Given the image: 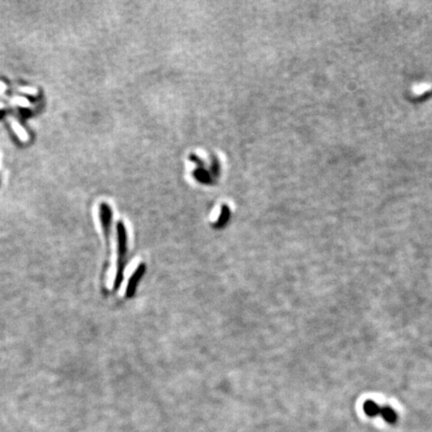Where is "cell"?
I'll return each mask as SVG.
<instances>
[{"label":"cell","instance_id":"5b68a950","mask_svg":"<svg viewBox=\"0 0 432 432\" xmlns=\"http://www.w3.org/2000/svg\"><path fill=\"white\" fill-rule=\"evenodd\" d=\"M230 216V211H229V207L227 205H222L221 207V213H220V217L217 220V222L214 223V228L216 229H220L222 227L225 226L226 222L228 221Z\"/></svg>","mask_w":432,"mask_h":432},{"label":"cell","instance_id":"7a4b0ae2","mask_svg":"<svg viewBox=\"0 0 432 432\" xmlns=\"http://www.w3.org/2000/svg\"><path fill=\"white\" fill-rule=\"evenodd\" d=\"M145 271H146L145 264L140 263L139 266L136 268V270L134 271V273L132 274V276L129 279V282H128L127 288H126V297L131 298L134 296L135 291H136V287L139 284L142 276L145 274Z\"/></svg>","mask_w":432,"mask_h":432},{"label":"cell","instance_id":"8992f818","mask_svg":"<svg viewBox=\"0 0 432 432\" xmlns=\"http://www.w3.org/2000/svg\"><path fill=\"white\" fill-rule=\"evenodd\" d=\"M4 115H5V111L4 110H0V119L2 117H4Z\"/></svg>","mask_w":432,"mask_h":432},{"label":"cell","instance_id":"3957f363","mask_svg":"<svg viewBox=\"0 0 432 432\" xmlns=\"http://www.w3.org/2000/svg\"><path fill=\"white\" fill-rule=\"evenodd\" d=\"M363 410L366 413V415H368L370 417H374V416H377L380 414L381 406H379L377 403H375L372 400H367L363 404Z\"/></svg>","mask_w":432,"mask_h":432},{"label":"cell","instance_id":"6da1fadb","mask_svg":"<svg viewBox=\"0 0 432 432\" xmlns=\"http://www.w3.org/2000/svg\"><path fill=\"white\" fill-rule=\"evenodd\" d=\"M117 230V268L116 275L113 284L114 291L118 290L123 281L124 269L127 261V233L124 223L122 221H118L116 225Z\"/></svg>","mask_w":432,"mask_h":432},{"label":"cell","instance_id":"277c9868","mask_svg":"<svg viewBox=\"0 0 432 432\" xmlns=\"http://www.w3.org/2000/svg\"><path fill=\"white\" fill-rule=\"evenodd\" d=\"M379 415H381V417H382L386 422H388V423H390V424L395 423V422H396V420H397V414H396L395 410H394L393 408L389 407V406L381 407V410H380V414H379Z\"/></svg>","mask_w":432,"mask_h":432}]
</instances>
